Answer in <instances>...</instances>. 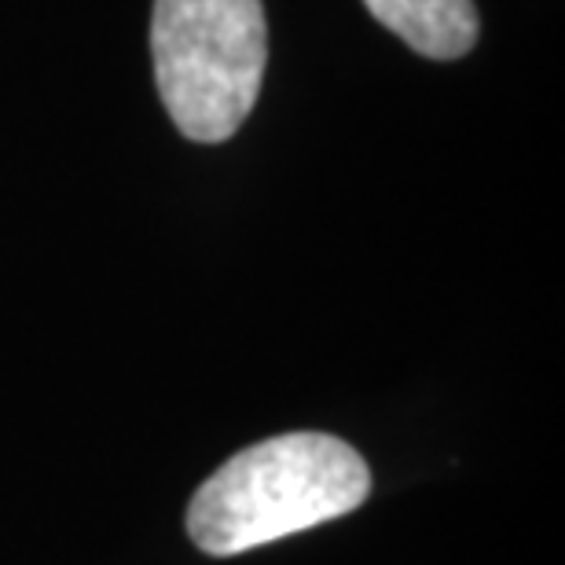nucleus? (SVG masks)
<instances>
[{
	"label": "nucleus",
	"instance_id": "3",
	"mask_svg": "<svg viewBox=\"0 0 565 565\" xmlns=\"http://www.w3.org/2000/svg\"><path fill=\"white\" fill-rule=\"evenodd\" d=\"M382 26L426 60H462L478 44V8L473 0H364Z\"/></svg>",
	"mask_w": 565,
	"mask_h": 565
},
{
	"label": "nucleus",
	"instance_id": "1",
	"mask_svg": "<svg viewBox=\"0 0 565 565\" xmlns=\"http://www.w3.org/2000/svg\"><path fill=\"white\" fill-rule=\"evenodd\" d=\"M371 492L364 456L331 434H282L243 448L195 492L188 536L213 558L243 555L356 511Z\"/></svg>",
	"mask_w": 565,
	"mask_h": 565
},
{
	"label": "nucleus",
	"instance_id": "2",
	"mask_svg": "<svg viewBox=\"0 0 565 565\" xmlns=\"http://www.w3.org/2000/svg\"><path fill=\"white\" fill-rule=\"evenodd\" d=\"M151 60L173 126L195 143H224L262 93L268 60L262 0H154Z\"/></svg>",
	"mask_w": 565,
	"mask_h": 565
}]
</instances>
